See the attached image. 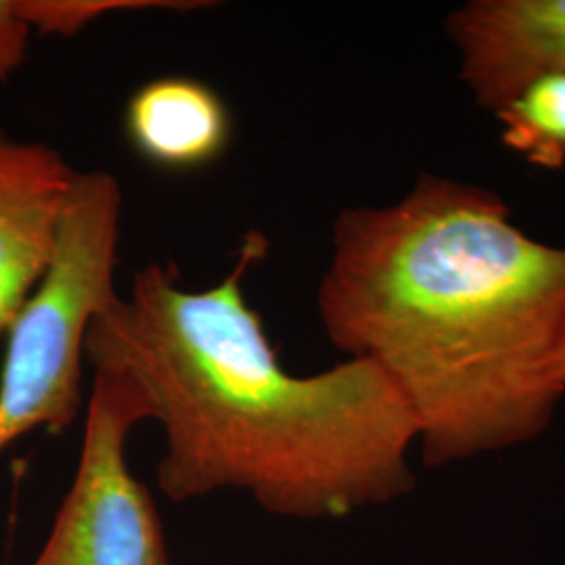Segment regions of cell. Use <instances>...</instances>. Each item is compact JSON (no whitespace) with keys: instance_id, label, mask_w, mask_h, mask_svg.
Segmentation results:
<instances>
[{"instance_id":"cell-1","label":"cell","mask_w":565,"mask_h":565,"mask_svg":"<svg viewBox=\"0 0 565 565\" xmlns=\"http://www.w3.org/2000/svg\"><path fill=\"white\" fill-rule=\"evenodd\" d=\"M317 308L333 348L398 387L427 467L534 443L565 398V245L480 184L422 174L342 210Z\"/></svg>"},{"instance_id":"cell-9","label":"cell","mask_w":565,"mask_h":565,"mask_svg":"<svg viewBox=\"0 0 565 565\" xmlns=\"http://www.w3.org/2000/svg\"><path fill=\"white\" fill-rule=\"evenodd\" d=\"M21 20L30 30L42 34L76 36L93 21L102 20L109 13L120 11H147V9H170L191 11L207 7V2H174V0H15Z\"/></svg>"},{"instance_id":"cell-7","label":"cell","mask_w":565,"mask_h":565,"mask_svg":"<svg viewBox=\"0 0 565 565\" xmlns=\"http://www.w3.org/2000/svg\"><path fill=\"white\" fill-rule=\"evenodd\" d=\"M124 132L145 162L168 172H191L223 158L233 120L223 97L205 82L160 76L130 95Z\"/></svg>"},{"instance_id":"cell-3","label":"cell","mask_w":565,"mask_h":565,"mask_svg":"<svg viewBox=\"0 0 565 565\" xmlns=\"http://www.w3.org/2000/svg\"><path fill=\"white\" fill-rule=\"evenodd\" d=\"M121 200L114 174L76 172L51 263L7 333L0 452L39 427L63 431L81 413L86 335L118 296Z\"/></svg>"},{"instance_id":"cell-6","label":"cell","mask_w":565,"mask_h":565,"mask_svg":"<svg viewBox=\"0 0 565 565\" xmlns=\"http://www.w3.org/2000/svg\"><path fill=\"white\" fill-rule=\"evenodd\" d=\"M74 177L55 147L0 130V335L46 273Z\"/></svg>"},{"instance_id":"cell-8","label":"cell","mask_w":565,"mask_h":565,"mask_svg":"<svg viewBox=\"0 0 565 565\" xmlns=\"http://www.w3.org/2000/svg\"><path fill=\"white\" fill-rule=\"evenodd\" d=\"M501 141L525 162L545 170L565 166V72L527 84L494 114Z\"/></svg>"},{"instance_id":"cell-10","label":"cell","mask_w":565,"mask_h":565,"mask_svg":"<svg viewBox=\"0 0 565 565\" xmlns=\"http://www.w3.org/2000/svg\"><path fill=\"white\" fill-rule=\"evenodd\" d=\"M30 32L15 0H0V82L7 81L28 57Z\"/></svg>"},{"instance_id":"cell-4","label":"cell","mask_w":565,"mask_h":565,"mask_svg":"<svg viewBox=\"0 0 565 565\" xmlns=\"http://www.w3.org/2000/svg\"><path fill=\"white\" fill-rule=\"evenodd\" d=\"M141 422L135 394L95 373L78 469L32 565H170L156 501L126 459Z\"/></svg>"},{"instance_id":"cell-2","label":"cell","mask_w":565,"mask_h":565,"mask_svg":"<svg viewBox=\"0 0 565 565\" xmlns=\"http://www.w3.org/2000/svg\"><path fill=\"white\" fill-rule=\"evenodd\" d=\"M266 252L249 231L223 281L198 291L174 264H147L95 317L86 361L162 425L156 476L170 501L239 490L273 515L335 520L401 499L415 488L408 404L366 359L285 371L245 296Z\"/></svg>"},{"instance_id":"cell-5","label":"cell","mask_w":565,"mask_h":565,"mask_svg":"<svg viewBox=\"0 0 565 565\" xmlns=\"http://www.w3.org/2000/svg\"><path fill=\"white\" fill-rule=\"evenodd\" d=\"M445 32L473 102L497 114L527 84L565 72V0H467Z\"/></svg>"}]
</instances>
